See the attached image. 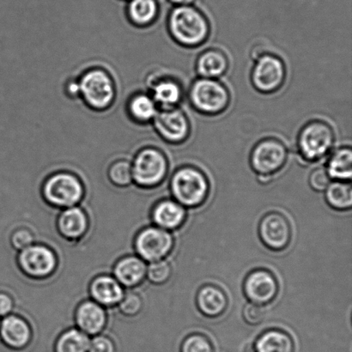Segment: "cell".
Masks as SVG:
<instances>
[{
    "label": "cell",
    "instance_id": "1",
    "mask_svg": "<svg viewBox=\"0 0 352 352\" xmlns=\"http://www.w3.org/2000/svg\"><path fill=\"white\" fill-rule=\"evenodd\" d=\"M168 30L176 43L185 47L201 46L210 32L209 21L191 6H177L168 16Z\"/></svg>",
    "mask_w": 352,
    "mask_h": 352
},
{
    "label": "cell",
    "instance_id": "2",
    "mask_svg": "<svg viewBox=\"0 0 352 352\" xmlns=\"http://www.w3.org/2000/svg\"><path fill=\"white\" fill-rule=\"evenodd\" d=\"M188 98L192 108L206 116L222 113L230 102L229 89L214 78L196 79L189 89Z\"/></svg>",
    "mask_w": 352,
    "mask_h": 352
},
{
    "label": "cell",
    "instance_id": "3",
    "mask_svg": "<svg viewBox=\"0 0 352 352\" xmlns=\"http://www.w3.org/2000/svg\"><path fill=\"white\" fill-rule=\"evenodd\" d=\"M170 188L179 204L186 207H197L202 205L208 196L209 182L198 168L184 166L172 176Z\"/></svg>",
    "mask_w": 352,
    "mask_h": 352
},
{
    "label": "cell",
    "instance_id": "4",
    "mask_svg": "<svg viewBox=\"0 0 352 352\" xmlns=\"http://www.w3.org/2000/svg\"><path fill=\"white\" fill-rule=\"evenodd\" d=\"M334 142L336 134L333 127L322 120H313L300 131L298 150L303 160L315 162L327 156Z\"/></svg>",
    "mask_w": 352,
    "mask_h": 352
},
{
    "label": "cell",
    "instance_id": "5",
    "mask_svg": "<svg viewBox=\"0 0 352 352\" xmlns=\"http://www.w3.org/2000/svg\"><path fill=\"white\" fill-rule=\"evenodd\" d=\"M43 195L50 205L69 208L81 201L84 186L75 175L62 172L51 176L45 183Z\"/></svg>",
    "mask_w": 352,
    "mask_h": 352
},
{
    "label": "cell",
    "instance_id": "6",
    "mask_svg": "<svg viewBox=\"0 0 352 352\" xmlns=\"http://www.w3.org/2000/svg\"><path fill=\"white\" fill-rule=\"evenodd\" d=\"M289 151L281 140L268 138L255 144L250 155L252 168L258 175L272 176L284 168Z\"/></svg>",
    "mask_w": 352,
    "mask_h": 352
},
{
    "label": "cell",
    "instance_id": "7",
    "mask_svg": "<svg viewBox=\"0 0 352 352\" xmlns=\"http://www.w3.org/2000/svg\"><path fill=\"white\" fill-rule=\"evenodd\" d=\"M168 160L162 151L153 148L140 151L132 165L133 181L144 188H153L164 181Z\"/></svg>",
    "mask_w": 352,
    "mask_h": 352
},
{
    "label": "cell",
    "instance_id": "8",
    "mask_svg": "<svg viewBox=\"0 0 352 352\" xmlns=\"http://www.w3.org/2000/svg\"><path fill=\"white\" fill-rule=\"evenodd\" d=\"M285 77L284 61L277 55L268 53L255 60L251 72L252 85L264 94L278 91L284 85Z\"/></svg>",
    "mask_w": 352,
    "mask_h": 352
},
{
    "label": "cell",
    "instance_id": "9",
    "mask_svg": "<svg viewBox=\"0 0 352 352\" xmlns=\"http://www.w3.org/2000/svg\"><path fill=\"white\" fill-rule=\"evenodd\" d=\"M79 89L85 101L96 109H106L115 96L111 78L102 70H91L82 76Z\"/></svg>",
    "mask_w": 352,
    "mask_h": 352
},
{
    "label": "cell",
    "instance_id": "10",
    "mask_svg": "<svg viewBox=\"0 0 352 352\" xmlns=\"http://www.w3.org/2000/svg\"><path fill=\"white\" fill-rule=\"evenodd\" d=\"M174 240L170 232L160 227H149L138 234L135 248L139 257L144 261L163 260L170 253Z\"/></svg>",
    "mask_w": 352,
    "mask_h": 352
},
{
    "label": "cell",
    "instance_id": "11",
    "mask_svg": "<svg viewBox=\"0 0 352 352\" xmlns=\"http://www.w3.org/2000/svg\"><path fill=\"white\" fill-rule=\"evenodd\" d=\"M154 126L157 133L168 142L182 144L191 133L188 116L178 108L164 109L154 117Z\"/></svg>",
    "mask_w": 352,
    "mask_h": 352
},
{
    "label": "cell",
    "instance_id": "12",
    "mask_svg": "<svg viewBox=\"0 0 352 352\" xmlns=\"http://www.w3.org/2000/svg\"><path fill=\"white\" fill-rule=\"evenodd\" d=\"M19 263L24 274L32 278H46L57 267L56 255L43 245H31L21 251Z\"/></svg>",
    "mask_w": 352,
    "mask_h": 352
},
{
    "label": "cell",
    "instance_id": "13",
    "mask_svg": "<svg viewBox=\"0 0 352 352\" xmlns=\"http://www.w3.org/2000/svg\"><path fill=\"white\" fill-rule=\"evenodd\" d=\"M261 239L272 250H283L292 237L291 226L280 213H269L262 219L258 228Z\"/></svg>",
    "mask_w": 352,
    "mask_h": 352
},
{
    "label": "cell",
    "instance_id": "14",
    "mask_svg": "<svg viewBox=\"0 0 352 352\" xmlns=\"http://www.w3.org/2000/svg\"><path fill=\"white\" fill-rule=\"evenodd\" d=\"M244 292L247 298L255 305H267L277 296L278 283L270 272L254 271L245 280Z\"/></svg>",
    "mask_w": 352,
    "mask_h": 352
},
{
    "label": "cell",
    "instance_id": "15",
    "mask_svg": "<svg viewBox=\"0 0 352 352\" xmlns=\"http://www.w3.org/2000/svg\"><path fill=\"white\" fill-rule=\"evenodd\" d=\"M0 338L5 346L13 351L25 349L32 341V331L25 320L16 316H7L0 324Z\"/></svg>",
    "mask_w": 352,
    "mask_h": 352
},
{
    "label": "cell",
    "instance_id": "16",
    "mask_svg": "<svg viewBox=\"0 0 352 352\" xmlns=\"http://www.w3.org/2000/svg\"><path fill=\"white\" fill-rule=\"evenodd\" d=\"M106 322L107 315L104 309L95 301L81 303L76 311L78 329L87 336H98L104 329Z\"/></svg>",
    "mask_w": 352,
    "mask_h": 352
},
{
    "label": "cell",
    "instance_id": "17",
    "mask_svg": "<svg viewBox=\"0 0 352 352\" xmlns=\"http://www.w3.org/2000/svg\"><path fill=\"white\" fill-rule=\"evenodd\" d=\"M89 292L94 301L102 306L119 305L125 296L122 285L115 277L109 275L96 277L91 284Z\"/></svg>",
    "mask_w": 352,
    "mask_h": 352
},
{
    "label": "cell",
    "instance_id": "18",
    "mask_svg": "<svg viewBox=\"0 0 352 352\" xmlns=\"http://www.w3.org/2000/svg\"><path fill=\"white\" fill-rule=\"evenodd\" d=\"M229 58L223 51L210 48L199 54L196 60V72L199 78L217 79L226 74Z\"/></svg>",
    "mask_w": 352,
    "mask_h": 352
},
{
    "label": "cell",
    "instance_id": "19",
    "mask_svg": "<svg viewBox=\"0 0 352 352\" xmlns=\"http://www.w3.org/2000/svg\"><path fill=\"white\" fill-rule=\"evenodd\" d=\"M89 226L84 210L77 206L65 208L58 219V229L67 239H78L84 236Z\"/></svg>",
    "mask_w": 352,
    "mask_h": 352
},
{
    "label": "cell",
    "instance_id": "20",
    "mask_svg": "<svg viewBox=\"0 0 352 352\" xmlns=\"http://www.w3.org/2000/svg\"><path fill=\"white\" fill-rule=\"evenodd\" d=\"M146 261L138 256H126L120 260L113 269L117 281L126 287H133L146 278Z\"/></svg>",
    "mask_w": 352,
    "mask_h": 352
},
{
    "label": "cell",
    "instance_id": "21",
    "mask_svg": "<svg viewBox=\"0 0 352 352\" xmlns=\"http://www.w3.org/2000/svg\"><path fill=\"white\" fill-rule=\"evenodd\" d=\"M186 219V210L181 204L173 200H163L154 207L153 219L161 229L175 230L182 226Z\"/></svg>",
    "mask_w": 352,
    "mask_h": 352
},
{
    "label": "cell",
    "instance_id": "22",
    "mask_svg": "<svg viewBox=\"0 0 352 352\" xmlns=\"http://www.w3.org/2000/svg\"><path fill=\"white\" fill-rule=\"evenodd\" d=\"M197 305L204 315L217 317L222 315L228 305V300L222 289L213 285L204 286L197 295Z\"/></svg>",
    "mask_w": 352,
    "mask_h": 352
},
{
    "label": "cell",
    "instance_id": "23",
    "mask_svg": "<svg viewBox=\"0 0 352 352\" xmlns=\"http://www.w3.org/2000/svg\"><path fill=\"white\" fill-rule=\"evenodd\" d=\"M256 352H294L292 337L280 330H269L261 334L254 344Z\"/></svg>",
    "mask_w": 352,
    "mask_h": 352
},
{
    "label": "cell",
    "instance_id": "24",
    "mask_svg": "<svg viewBox=\"0 0 352 352\" xmlns=\"http://www.w3.org/2000/svg\"><path fill=\"white\" fill-rule=\"evenodd\" d=\"M153 96L155 102L164 109L175 108L182 100L183 89L174 79L164 78L153 86Z\"/></svg>",
    "mask_w": 352,
    "mask_h": 352
},
{
    "label": "cell",
    "instance_id": "25",
    "mask_svg": "<svg viewBox=\"0 0 352 352\" xmlns=\"http://www.w3.org/2000/svg\"><path fill=\"white\" fill-rule=\"evenodd\" d=\"M327 173L339 181H349L352 176V151L351 147H340L333 151L327 162Z\"/></svg>",
    "mask_w": 352,
    "mask_h": 352
},
{
    "label": "cell",
    "instance_id": "26",
    "mask_svg": "<svg viewBox=\"0 0 352 352\" xmlns=\"http://www.w3.org/2000/svg\"><path fill=\"white\" fill-rule=\"evenodd\" d=\"M89 336L78 329L65 331L54 341V352H88Z\"/></svg>",
    "mask_w": 352,
    "mask_h": 352
},
{
    "label": "cell",
    "instance_id": "27",
    "mask_svg": "<svg viewBox=\"0 0 352 352\" xmlns=\"http://www.w3.org/2000/svg\"><path fill=\"white\" fill-rule=\"evenodd\" d=\"M127 12L133 23L138 25H147L156 19L158 3L157 0H130Z\"/></svg>",
    "mask_w": 352,
    "mask_h": 352
},
{
    "label": "cell",
    "instance_id": "28",
    "mask_svg": "<svg viewBox=\"0 0 352 352\" xmlns=\"http://www.w3.org/2000/svg\"><path fill=\"white\" fill-rule=\"evenodd\" d=\"M326 198L327 203L334 209L347 210L352 206V191L349 183L336 182L327 186Z\"/></svg>",
    "mask_w": 352,
    "mask_h": 352
},
{
    "label": "cell",
    "instance_id": "29",
    "mask_svg": "<svg viewBox=\"0 0 352 352\" xmlns=\"http://www.w3.org/2000/svg\"><path fill=\"white\" fill-rule=\"evenodd\" d=\"M129 109L134 118L140 122L153 120L157 113V103L153 98L143 94L134 96L131 101Z\"/></svg>",
    "mask_w": 352,
    "mask_h": 352
},
{
    "label": "cell",
    "instance_id": "30",
    "mask_svg": "<svg viewBox=\"0 0 352 352\" xmlns=\"http://www.w3.org/2000/svg\"><path fill=\"white\" fill-rule=\"evenodd\" d=\"M109 175L116 186H129L133 182L132 165L126 161L117 162L110 167Z\"/></svg>",
    "mask_w": 352,
    "mask_h": 352
},
{
    "label": "cell",
    "instance_id": "31",
    "mask_svg": "<svg viewBox=\"0 0 352 352\" xmlns=\"http://www.w3.org/2000/svg\"><path fill=\"white\" fill-rule=\"evenodd\" d=\"M171 272L170 265L167 261L161 260L151 262L147 267L146 276L153 284L162 285L170 279Z\"/></svg>",
    "mask_w": 352,
    "mask_h": 352
},
{
    "label": "cell",
    "instance_id": "32",
    "mask_svg": "<svg viewBox=\"0 0 352 352\" xmlns=\"http://www.w3.org/2000/svg\"><path fill=\"white\" fill-rule=\"evenodd\" d=\"M181 352H214V348L208 338L197 333L186 338Z\"/></svg>",
    "mask_w": 352,
    "mask_h": 352
},
{
    "label": "cell",
    "instance_id": "33",
    "mask_svg": "<svg viewBox=\"0 0 352 352\" xmlns=\"http://www.w3.org/2000/svg\"><path fill=\"white\" fill-rule=\"evenodd\" d=\"M120 312L126 316H135L142 309L143 302L139 295L130 292L119 303Z\"/></svg>",
    "mask_w": 352,
    "mask_h": 352
},
{
    "label": "cell",
    "instance_id": "34",
    "mask_svg": "<svg viewBox=\"0 0 352 352\" xmlns=\"http://www.w3.org/2000/svg\"><path fill=\"white\" fill-rule=\"evenodd\" d=\"M88 352H116L115 341L111 338L98 334L93 336Z\"/></svg>",
    "mask_w": 352,
    "mask_h": 352
},
{
    "label": "cell",
    "instance_id": "35",
    "mask_svg": "<svg viewBox=\"0 0 352 352\" xmlns=\"http://www.w3.org/2000/svg\"><path fill=\"white\" fill-rule=\"evenodd\" d=\"M265 310L261 305L248 303L243 309V318L250 325H258L263 322Z\"/></svg>",
    "mask_w": 352,
    "mask_h": 352
},
{
    "label": "cell",
    "instance_id": "36",
    "mask_svg": "<svg viewBox=\"0 0 352 352\" xmlns=\"http://www.w3.org/2000/svg\"><path fill=\"white\" fill-rule=\"evenodd\" d=\"M310 186L316 191H325L330 184V176L326 168H317L309 176Z\"/></svg>",
    "mask_w": 352,
    "mask_h": 352
},
{
    "label": "cell",
    "instance_id": "37",
    "mask_svg": "<svg viewBox=\"0 0 352 352\" xmlns=\"http://www.w3.org/2000/svg\"><path fill=\"white\" fill-rule=\"evenodd\" d=\"M34 243L33 234L26 229H20L15 231L12 236V244L17 250H23L24 248L31 246Z\"/></svg>",
    "mask_w": 352,
    "mask_h": 352
},
{
    "label": "cell",
    "instance_id": "38",
    "mask_svg": "<svg viewBox=\"0 0 352 352\" xmlns=\"http://www.w3.org/2000/svg\"><path fill=\"white\" fill-rule=\"evenodd\" d=\"M13 301L10 296L0 293V317H6L13 309Z\"/></svg>",
    "mask_w": 352,
    "mask_h": 352
},
{
    "label": "cell",
    "instance_id": "39",
    "mask_svg": "<svg viewBox=\"0 0 352 352\" xmlns=\"http://www.w3.org/2000/svg\"><path fill=\"white\" fill-rule=\"evenodd\" d=\"M267 54V48L264 46V45H255V46L252 48L251 50V58L253 60H257L258 58L263 56L264 54Z\"/></svg>",
    "mask_w": 352,
    "mask_h": 352
},
{
    "label": "cell",
    "instance_id": "40",
    "mask_svg": "<svg viewBox=\"0 0 352 352\" xmlns=\"http://www.w3.org/2000/svg\"><path fill=\"white\" fill-rule=\"evenodd\" d=\"M170 2L177 6H190L195 0H170Z\"/></svg>",
    "mask_w": 352,
    "mask_h": 352
},
{
    "label": "cell",
    "instance_id": "41",
    "mask_svg": "<svg viewBox=\"0 0 352 352\" xmlns=\"http://www.w3.org/2000/svg\"><path fill=\"white\" fill-rule=\"evenodd\" d=\"M68 89L72 94H79V93H80V89H79V84H70Z\"/></svg>",
    "mask_w": 352,
    "mask_h": 352
},
{
    "label": "cell",
    "instance_id": "42",
    "mask_svg": "<svg viewBox=\"0 0 352 352\" xmlns=\"http://www.w3.org/2000/svg\"><path fill=\"white\" fill-rule=\"evenodd\" d=\"M244 352H256V351H255L254 344H248V346L245 347Z\"/></svg>",
    "mask_w": 352,
    "mask_h": 352
}]
</instances>
